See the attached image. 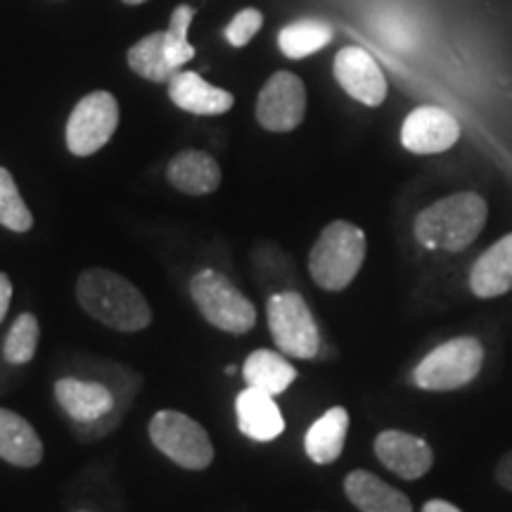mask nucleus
Returning a JSON list of instances; mask_svg holds the SVG:
<instances>
[{"instance_id": "f257e3e1", "label": "nucleus", "mask_w": 512, "mask_h": 512, "mask_svg": "<svg viewBox=\"0 0 512 512\" xmlns=\"http://www.w3.org/2000/svg\"><path fill=\"white\" fill-rule=\"evenodd\" d=\"M76 299L88 316L112 330L140 332L152 323L143 292L107 268H86L76 280Z\"/></svg>"}, {"instance_id": "f03ea898", "label": "nucleus", "mask_w": 512, "mask_h": 512, "mask_svg": "<svg viewBox=\"0 0 512 512\" xmlns=\"http://www.w3.org/2000/svg\"><path fill=\"white\" fill-rule=\"evenodd\" d=\"M484 197L477 192H456L422 209L413 223L415 240L425 249L458 254L479 238L486 226Z\"/></svg>"}, {"instance_id": "7ed1b4c3", "label": "nucleus", "mask_w": 512, "mask_h": 512, "mask_svg": "<svg viewBox=\"0 0 512 512\" xmlns=\"http://www.w3.org/2000/svg\"><path fill=\"white\" fill-rule=\"evenodd\" d=\"M366 233L349 221H332L309 254V273L320 290L342 292L354 283L366 261Z\"/></svg>"}, {"instance_id": "20e7f679", "label": "nucleus", "mask_w": 512, "mask_h": 512, "mask_svg": "<svg viewBox=\"0 0 512 512\" xmlns=\"http://www.w3.org/2000/svg\"><path fill=\"white\" fill-rule=\"evenodd\" d=\"M190 297L207 323L230 335H247L256 325L254 304L216 268H202L192 275Z\"/></svg>"}, {"instance_id": "39448f33", "label": "nucleus", "mask_w": 512, "mask_h": 512, "mask_svg": "<svg viewBox=\"0 0 512 512\" xmlns=\"http://www.w3.org/2000/svg\"><path fill=\"white\" fill-rule=\"evenodd\" d=\"M484 366V347L477 337L448 339L430 351L415 368V387L425 392H453L465 387Z\"/></svg>"}, {"instance_id": "423d86ee", "label": "nucleus", "mask_w": 512, "mask_h": 512, "mask_svg": "<svg viewBox=\"0 0 512 512\" xmlns=\"http://www.w3.org/2000/svg\"><path fill=\"white\" fill-rule=\"evenodd\" d=\"M147 432L157 451L183 470L200 472L214 463V444H211L209 432L190 415L159 411L152 415Z\"/></svg>"}, {"instance_id": "0eeeda50", "label": "nucleus", "mask_w": 512, "mask_h": 512, "mask_svg": "<svg viewBox=\"0 0 512 512\" xmlns=\"http://www.w3.org/2000/svg\"><path fill=\"white\" fill-rule=\"evenodd\" d=\"M266 318L275 347L285 356L302 358V361L318 356L320 335L316 318L297 290L271 294L266 304Z\"/></svg>"}, {"instance_id": "6e6552de", "label": "nucleus", "mask_w": 512, "mask_h": 512, "mask_svg": "<svg viewBox=\"0 0 512 512\" xmlns=\"http://www.w3.org/2000/svg\"><path fill=\"white\" fill-rule=\"evenodd\" d=\"M119 126V102L112 93L95 91L76 102L67 121V147L76 157H91L110 143Z\"/></svg>"}, {"instance_id": "1a4fd4ad", "label": "nucleus", "mask_w": 512, "mask_h": 512, "mask_svg": "<svg viewBox=\"0 0 512 512\" xmlns=\"http://www.w3.org/2000/svg\"><path fill=\"white\" fill-rule=\"evenodd\" d=\"M306 117V88L292 72H278L266 81L256 100V119L266 131L290 133Z\"/></svg>"}, {"instance_id": "9d476101", "label": "nucleus", "mask_w": 512, "mask_h": 512, "mask_svg": "<svg viewBox=\"0 0 512 512\" xmlns=\"http://www.w3.org/2000/svg\"><path fill=\"white\" fill-rule=\"evenodd\" d=\"M458 138V119L444 107H415L401 126V143L413 155H439V152L451 150Z\"/></svg>"}, {"instance_id": "9b49d317", "label": "nucleus", "mask_w": 512, "mask_h": 512, "mask_svg": "<svg viewBox=\"0 0 512 512\" xmlns=\"http://www.w3.org/2000/svg\"><path fill=\"white\" fill-rule=\"evenodd\" d=\"M335 79L351 98L368 107H380L387 98V79L363 48L347 46L335 57Z\"/></svg>"}, {"instance_id": "f8f14e48", "label": "nucleus", "mask_w": 512, "mask_h": 512, "mask_svg": "<svg viewBox=\"0 0 512 512\" xmlns=\"http://www.w3.org/2000/svg\"><path fill=\"white\" fill-rule=\"evenodd\" d=\"M375 456L396 477L413 479L425 477L434 465V453L425 439L401 430H384L375 439Z\"/></svg>"}, {"instance_id": "ddd939ff", "label": "nucleus", "mask_w": 512, "mask_h": 512, "mask_svg": "<svg viewBox=\"0 0 512 512\" xmlns=\"http://www.w3.org/2000/svg\"><path fill=\"white\" fill-rule=\"evenodd\" d=\"M55 399L74 422L93 425L112 413L114 394L107 384L79 377H62L55 382Z\"/></svg>"}, {"instance_id": "4468645a", "label": "nucleus", "mask_w": 512, "mask_h": 512, "mask_svg": "<svg viewBox=\"0 0 512 512\" xmlns=\"http://www.w3.org/2000/svg\"><path fill=\"white\" fill-rule=\"evenodd\" d=\"M235 415H238V427L247 439L268 444L285 432V418L275 396L259 392V389H242L235 399Z\"/></svg>"}, {"instance_id": "2eb2a0df", "label": "nucleus", "mask_w": 512, "mask_h": 512, "mask_svg": "<svg viewBox=\"0 0 512 512\" xmlns=\"http://www.w3.org/2000/svg\"><path fill=\"white\" fill-rule=\"evenodd\" d=\"M169 98L183 112L200 114V117L226 114L235 105L233 93L211 86L200 74L183 72V69L169 81Z\"/></svg>"}, {"instance_id": "dca6fc26", "label": "nucleus", "mask_w": 512, "mask_h": 512, "mask_svg": "<svg viewBox=\"0 0 512 512\" xmlns=\"http://www.w3.org/2000/svg\"><path fill=\"white\" fill-rule=\"evenodd\" d=\"M166 178L183 195H211L221 185V166L202 150H185L166 166Z\"/></svg>"}, {"instance_id": "f3484780", "label": "nucleus", "mask_w": 512, "mask_h": 512, "mask_svg": "<svg viewBox=\"0 0 512 512\" xmlns=\"http://www.w3.org/2000/svg\"><path fill=\"white\" fill-rule=\"evenodd\" d=\"M470 290L479 299H494L512 290V233L491 245L472 264Z\"/></svg>"}, {"instance_id": "a211bd4d", "label": "nucleus", "mask_w": 512, "mask_h": 512, "mask_svg": "<svg viewBox=\"0 0 512 512\" xmlns=\"http://www.w3.org/2000/svg\"><path fill=\"white\" fill-rule=\"evenodd\" d=\"M344 494L361 512H413L411 498L368 470L349 472Z\"/></svg>"}, {"instance_id": "6ab92c4d", "label": "nucleus", "mask_w": 512, "mask_h": 512, "mask_svg": "<svg viewBox=\"0 0 512 512\" xmlns=\"http://www.w3.org/2000/svg\"><path fill=\"white\" fill-rule=\"evenodd\" d=\"M0 458L15 467H36L43 460V441L29 420L0 408Z\"/></svg>"}, {"instance_id": "aec40b11", "label": "nucleus", "mask_w": 512, "mask_h": 512, "mask_svg": "<svg viewBox=\"0 0 512 512\" xmlns=\"http://www.w3.org/2000/svg\"><path fill=\"white\" fill-rule=\"evenodd\" d=\"M349 432V411L342 406L330 408L313 422L304 437V451L316 465H330L342 456Z\"/></svg>"}, {"instance_id": "412c9836", "label": "nucleus", "mask_w": 512, "mask_h": 512, "mask_svg": "<svg viewBox=\"0 0 512 512\" xmlns=\"http://www.w3.org/2000/svg\"><path fill=\"white\" fill-rule=\"evenodd\" d=\"M242 377H245L247 387H254L271 396H280L297 380V368L278 351L256 349L247 356L245 366H242Z\"/></svg>"}, {"instance_id": "4be33fe9", "label": "nucleus", "mask_w": 512, "mask_h": 512, "mask_svg": "<svg viewBox=\"0 0 512 512\" xmlns=\"http://www.w3.org/2000/svg\"><path fill=\"white\" fill-rule=\"evenodd\" d=\"M126 60L128 67H131L138 76L155 83H169L178 72H181L174 64V60H171L169 50H166L164 31H155V34L140 38L136 46L128 50Z\"/></svg>"}, {"instance_id": "5701e85b", "label": "nucleus", "mask_w": 512, "mask_h": 512, "mask_svg": "<svg viewBox=\"0 0 512 512\" xmlns=\"http://www.w3.org/2000/svg\"><path fill=\"white\" fill-rule=\"evenodd\" d=\"M330 24L320 22V19H299V22L287 24V27L278 34L280 50L290 57V60H304L316 53V50L325 48L332 41Z\"/></svg>"}, {"instance_id": "b1692460", "label": "nucleus", "mask_w": 512, "mask_h": 512, "mask_svg": "<svg viewBox=\"0 0 512 512\" xmlns=\"http://www.w3.org/2000/svg\"><path fill=\"white\" fill-rule=\"evenodd\" d=\"M38 337H41V328L34 313H19L12 323V328L5 337L3 356L12 366H24L31 358L36 356Z\"/></svg>"}, {"instance_id": "393cba45", "label": "nucleus", "mask_w": 512, "mask_h": 512, "mask_svg": "<svg viewBox=\"0 0 512 512\" xmlns=\"http://www.w3.org/2000/svg\"><path fill=\"white\" fill-rule=\"evenodd\" d=\"M0 226L15 230V233H27L34 226V216L19 195L15 178L3 166H0Z\"/></svg>"}, {"instance_id": "a878e982", "label": "nucleus", "mask_w": 512, "mask_h": 512, "mask_svg": "<svg viewBox=\"0 0 512 512\" xmlns=\"http://www.w3.org/2000/svg\"><path fill=\"white\" fill-rule=\"evenodd\" d=\"M192 17H195V8H192V5H178L174 15H171L169 29L164 31L166 50H169L171 60H174L178 69H183V64H188L192 57H195V48H192V43L188 41Z\"/></svg>"}, {"instance_id": "bb28decb", "label": "nucleus", "mask_w": 512, "mask_h": 512, "mask_svg": "<svg viewBox=\"0 0 512 512\" xmlns=\"http://www.w3.org/2000/svg\"><path fill=\"white\" fill-rule=\"evenodd\" d=\"M261 24H264V15H261L259 10L247 8V10L238 12V15L230 19V24L226 27L228 43L235 48L247 46V43L254 38L256 31L261 29Z\"/></svg>"}, {"instance_id": "cd10ccee", "label": "nucleus", "mask_w": 512, "mask_h": 512, "mask_svg": "<svg viewBox=\"0 0 512 512\" xmlns=\"http://www.w3.org/2000/svg\"><path fill=\"white\" fill-rule=\"evenodd\" d=\"M496 482L503 486L505 491H512V451L498 460L496 465Z\"/></svg>"}, {"instance_id": "c85d7f7f", "label": "nucleus", "mask_w": 512, "mask_h": 512, "mask_svg": "<svg viewBox=\"0 0 512 512\" xmlns=\"http://www.w3.org/2000/svg\"><path fill=\"white\" fill-rule=\"evenodd\" d=\"M12 302V283L5 273H0V323H3L5 316H8Z\"/></svg>"}, {"instance_id": "c756f323", "label": "nucleus", "mask_w": 512, "mask_h": 512, "mask_svg": "<svg viewBox=\"0 0 512 512\" xmlns=\"http://www.w3.org/2000/svg\"><path fill=\"white\" fill-rule=\"evenodd\" d=\"M422 512H463L460 508H456L453 503L448 501H441V498H434V501H427L425 508H422Z\"/></svg>"}, {"instance_id": "7c9ffc66", "label": "nucleus", "mask_w": 512, "mask_h": 512, "mask_svg": "<svg viewBox=\"0 0 512 512\" xmlns=\"http://www.w3.org/2000/svg\"><path fill=\"white\" fill-rule=\"evenodd\" d=\"M126 5H140V3H145V0H124Z\"/></svg>"}]
</instances>
